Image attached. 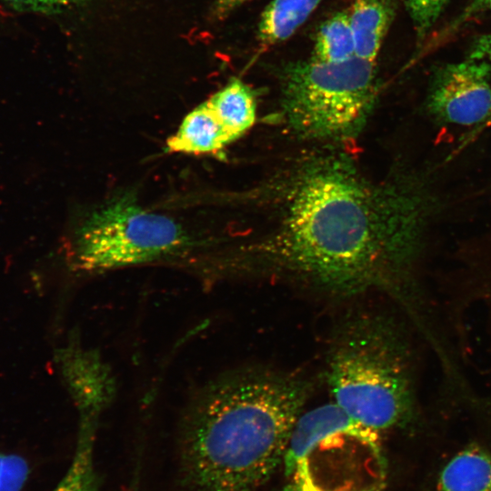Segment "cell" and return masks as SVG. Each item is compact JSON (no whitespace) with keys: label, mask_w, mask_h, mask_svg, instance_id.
Returning <instances> with one entry per match:
<instances>
[{"label":"cell","mask_w":491,"mask_h":491,"mask_svg":"<svg viewBox=\"0 0 491 491\" xmlns=\"http://www.w3.org/2000/svg\"><path fill=\"white\" fill-rule=\"evenodd\" d=\"M419 33L427 31L436 21L447 0H403Z\"/></svg>","instance_id":"2e32d148"},{"label":"cell","mask_w":491,"mask_h":491,"mask_svg":"<svg viewBox=\"0 0 491 491\" xmlns=\"http://www.w3.org/2000/svg\"><path fill=\"white\" fill-rule=\"evenodd\" d=\"M193 245L177 221L125 194L91 212L75 229L71 248L75 266L93 272L158 260Z\"/></svg>","instance_id":"8992f818"},{"label":"cell","mask_w":491,"mask_h":491,"mask_svg":"<svg viewBox=\"0 0 491 491\" xmlns=\"http://www.w3.org/2000/svg\"><path fill=\"white\" fill-rule=\"evenodd\" d=\"M347 12L355 43V56L376 63L393 17L389 1L354 0Z\"/></svg>","instance_id":"9c48e42d"},{"label":"cell","mask_w":491,"mask_h":491,"mask_svg":"<svg viewBox=\"0 0 491 491\" xmlns=\"http://www.w3.org/2000/svg\"><path fill=\"white\" fill-rule=\"evenodd\" d=\"M404 341L388 318L356 313L334 333L326 357L333 403L360 425L379 432L409 416L412 386Z\"/></svg>","instance_id":"3957f363"},{"label":"cell","mask_w":491,"mask_h":491,"mask_svg":"<svg viewBox=\"0 0 491 491\" xmlns=\"http://www.w3.org/2000/svg\"><path fill=\"white\" fill-rule=\"evenodd\" d=\"M316 145L247 193L253 219L237 269L338 296L391 287L416 248L419 195L398 178L371 177L344 145Z\"/></svg>","instance_id":"6da1fadb"},{"label":"cell","mask_w":491,"mask_h":491,"mask_svg":"<svg viewBox=\"0 0 491 491\" xmlns=\"http://www.w3.org/2000/svg\"><path fill=\"white\" fill-rule=\"evenodd\" d=\"M232 142L231 136L204 102L185 116L177 131L167 139L166 149L172 153L215 155Z\"/></svg>","instance_id":"ba28073f"},{"label":"cell","mask_w":491,"mask_h":491,"mask_svg":"<svg viewBox=\"0 0 491 491\" xmlns=\"http://www.w3.org/2000/svg\"><path fill=\"white\" fill-rule=\"evenodd\" d=\"M96 429V424L80 423L72 461L51 491H100V479L95 460Z\"/></svg>","instance_id":"4fadbf2b"},{"label":"cell","mask_w":491,"mask_h":491,"mask_svg":"<svg viewBox=\"0 0 491 491\" xmlns=\"http://www.w3.org/2000/svg\"><path fill=\"white\" fill-rule=\"evenodd\" d=\"M471 58L491 61V34L477 39L472 50Z\"/></svg>","instance_id":"ac0fdd59"},{"label":"cell","mask_w":491,"mask_h":491,"mask_svg":"<svg viewBox=\"0 0 491 491\" xmlns=\"http://www.w3.org/2000/svg\"><path fill=\"white\" fill-rule=\"evenodd\" d=\"M282 465L285 491H382L385 481L379 434L333 402L300 415Z\"/></svg>","instance_id":"5b68a950"},{"label":"cell","mask_w":491,"mask_h":491,"mask_svg":"<svg viewBox=\"0 0 491 491\" xmlns=\"http://www.w3.org/2000/svg\"><path fill=\"white\" fill-rule=\"evenodd\" d=\"M29 472L25 457L0 451V491H23Z\"/></svg>","instance_id":"9a60e30c"},{"label":"cell","mask_w":491,"mask_h":491,"mask_svg":"<svg viewBox=\"0 0 491 491\" xmlns=\"http://www.w3.org/2000/svg\"><path fill=\"white\" fill-rule=\"evenodd\" d=\"M280 94L282 119L296 138L346 145L363 131L375 106L376 63L356 56L338 64L294 62L281 73Z\"/></svg>","instance_id":"277c9868"},{"label":"cell","mask_w":491,"mask_h":491,"mask_svg":"<svg viewBox=\"0 0 491 491\" xmlns=\"http://www.w3.org/2000/svg\"><path fill=\"white\" fill-rule=\"evenodd\" d=\"M248 1L250 0H216L213 6V15L215 18L222 19Z\"/></svg>","instance_id":"d6986e66"},{"label":"cell","mask_w":491,"mask_h":491,"mask_svg":"<svg viewBox=\"0 0 491 491\" xmlns=\"http://www.w3.org/2000/svg\"><path fill=\"white\" fill-rule=\"evenodd\" d=\"M138 478L136 476H135L133 479H132V483H131V486L130 488L127 490V491H137L138 490V485H137V481Z\"/></svg>","instance_id":"ffe728a7"},{"label":"cell","mask_w":491,"mask_h":491,"mask_svg":"<svg viewBox=\"0 0 491 491\" xmlns=\"http://www.w3.org/2000/svg\"><path fill=\"white\" fill-rule=\"evenodd\" d=\"M15 7L29 10H50L64 7L80 0H5Z\"/></svg>","instance_id":"e0dca14e"},{"label":"cell","mask_w":491,"mask_h":491,"mask_svg":"<svg viewBox=\"0 0 491 491\" xmlns=\"http://www.w3.org/2000/svg\"><path fill=\"white\" fill-rule=\"evenodd\" d=\"M310 383L266 368L229 371L186 405L179 443L192 491H255L283 464Z\"/></svg>","instance_id":"7a4b0ae2"},{"label":"cell","mask_w":491,"mask_h":491,"mask_svg":"<svg viewBox=\"0 0 491 491\" xmlns=\"http://www.w3.org/2000/svg\"><path fill=\"white\" fill-rule=\"evenodd\" d=\"M439 491H491V456L477 449L459 453L442 470Z\"/></svg>","instance_id":"7c38bea8"},{"label":"cell","mask_w":491,"mask_h":491,"mask_svg":"<svg viewBox=\"0 0 491 491\" xmlns=\"http://www.w3.org/2000/svg\"><path fill=\"white\" fill-rule=\"evenodd\" d=\"M233 141L256 123L257 102L252 88L238 78L230 80L205 101Z\"/></svg>","instance_id":"30bf717a"},{"label":"cell","mask_w":491,"mask_h":491,"mask_svg":"<svg viewBox=\"0 0 491 491\" xmlns=\"http://www.w3.org/2000/svg\"><path fill=\"white\" fill-rule=\"evenodd\" d=\"M322 0H273L258 24V42L264 48L289 38Z\"/></svg>","instance_id":"8fae6325"},{"label":"cell","mask_w":491,"mask_h":491,"mask_svg":"<svg viewBox=\"0 0 491 491\" xmlns=\"http://www.w3.org/2000/svg\"><path fill=\"white\" fill-rule=\"evenodd\" d=\"M482 4L491 9V0H481Z\"/></svg>","instance_id":"44dd1931"},{"label":"cell","mask_w":491,"mask_h":491,"mask_svg":"<svg viewBox=\"0 0 491 491\" xmlns=\"http://www.w3.org/2000/svg\"><path fill=\"white\" fill-rule=\"evenodd\" d=\"M491 68L473 59L446 66L430 95L429 105L442 120L472 125L491 118Z\"/></svg>","instance_id":"52a82bcc"},{"label":"cell","mask_w":491,"mask_h":491,"mask_svg":"<svg viewBox=\"0 0 491 491\" xmlns=\"http://www.w3.org/2000/svg\"><path fill=\"white\" fill-rule=\"evenodd\" d=\"M355 57V43L347 11L335 14L319 27L312 58L328 64Z\"/></svg>","instance_id":"5bb4252c"}]
</instances>
